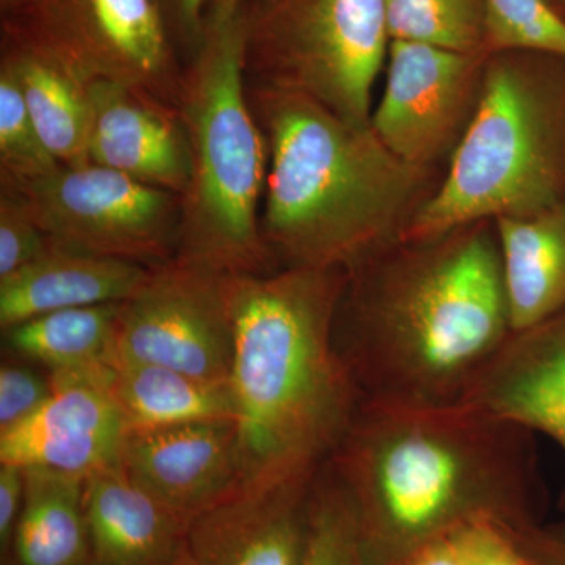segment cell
I'll use <instances>...</instances> for the list:
<instances>
[{"label":"cell","instance_id":"277c9868","mask_svg":"<svg viewBox=\"0 0 565 565\" xmlns=\"http://www.w3.org/2000/svg\"><path fill=\"white\" fill-rule=\"evenodd\" d=\"M247 95L269 150L259 230L277 269L348 270L401 243L426 167L299 93Z\"/></svg>","mask_w":565,"mask_h":565},{"label":"cell","instance_id":"4dcf8cb0","mask_svg":"<svg viewBox=\"0 0 565 565\" xmlns=\"http://www.w3.org/2000/svg\"><path fill=\"white\" fill-rule=\"evenodd\" d=\"M24 468L0 463V546L9 550L24 505Z\"/></svg>","mask_w":565,"mask_h":565},{"label":"cell","instance_id":"f1b7e54d","mask_svg":"<svg viewBox=\"0 0 565 565\" xmlns=\"http://www.w3.org/2000/svg\"><path fill=\"white\" fill-rule=\"evenodd\" d=\"M11 355L0 366V433L39 412L52 394L51 375Z\"/></svg>","mask_w":565,"mask_h":565},{"label":"cell","instance_id":"d6986e66","mask_svg":"<svg viewBox=\"0 0 565 565\" xmlns=\"http://www.w3.org/2000/svg\"><path fill=\"white\" fill-rule=\"evenodd\" d=\"M512 333L565 313V202L497 221Z\"/></svg>","mask_w":565,"mask_h":565},{"label":"cell","instance_id":"5b68a950","mask_svg":"<svg viewBox=\"0 0 565 565\" xmlns=\"http://www.w3.org/2000/svg\"><path fill=\"white\" fill-rule=\"evenodd\" d=\"M177 109L191 178L174 258L226 275L274 273L259 230L269 150L248 102L241 11L204 28L182 71Z\"/></svg>","mask_w":565,"mask_h":565},{"label":"cell","instance_id":"e575fe53","mask_svg":"<svg viewBox=\"0 0 565 565\" xmlns=\"http://www.w3.org/2000/svg\"><path fill=\"white\" fill-rule=\"evenodd\" d=\"M245 0H210L204 17V28L206 25H221L232 21L241 9H243Z\"/></svg>","mask_w":565,"mask_h":565},{"label":"cell","instance_id":"44dd1931","mask_svg":"<svg viewBox=\"0 0 565 565\" xmlns=\"http://www.w3.org/2000/svg\"><path fill=\"white\" fill-rule=\"evenodd\" d=\"M25 497L10 548L17 565H88L84 479L24 468Z\"/></svg>","mask_w":565,"mask_h":565},{"label":"cell","instance_id":"836d02e7","mask_svg":"<svg viewBox=\"0 0 565 565\" xmlns=\"http://www.w3.org/2000/svg\"><path fill=\"white\" fill-rule=\"evenodd\" d=\"M394 565H462L455 530L419 546Z\"/></svg>","mask_w":565,"mask_h":565},{"label":"cell","instance_id":"ba28073f","mask_svg":"<svg viewBox=\"0 0 565 565\" xmlns=\"http://www.w3.org/2000/svg\"><path fill=\"white\" fill-rule=\"evenodd\" d=\"M0 17L2 43L177 107L184 66L162 0H22Z\"/></svg>","mask_w":565,"mask_h":565},{"label":"cell","instance_id":"9c48e42d","mask_svg":"<svg viewBox=\"0 0 565 565\" xmlns=\"http://www.w3.org/2000/svg\"><path fill=\"white\" fill-rule=\"evenodd\" d=\"M52 244L156 267L174 258L181 196L85 162L35 180L2 174Z\"/></svg>","mask_w":565,"mask_h":565},{"label":"cell","instance_id":"d6a6232c","mask_svg":"<svg viewBox=\"0 0 565 565\" xmlns=\"http://www.w3.org/2000/svg\"><path fill=\"white\" fill-rule=\"evenodd\" d=\"M512 531L531 564L565 565V530H539L533 525Z\"/></svg>","mask_w":565,"mask_h":565},{"label":"cell","instance_id":"4fadbf2b","mask_svg":"<svg viewBox=\"0 0 565 565\" xmlns=\"http://www.w3.org/2000/svg\"><path fill=\"white\" fill-rule=\"evenodd\" d=\"M120 463L137 486L188 522L241 489L234 419L128 430Z\"/></svg>","mask_w":565,"mask_h":565},{"label":"cell","instance_id":"ac0fdd59","mask_svg":"<svg viewBox=\"0 0 565 565\" xmlns=\"http://www.w3.org/2000/svg\"><path fill=\"white\" fill-rule=\"evenodd\" d=\"M152 267L58 247L0 280V329L70 308L122 303L140 291Z\"/></svg>","mask_w":565,"mask_h":565},{"label":"cell","instance_id":"ffe728a7","mask_svg":"<svg viewBox=\"0 0 565 565\" xmlns=\"http://www.w3.org/2000/svg\"><path fill=\"white\" fill-rule=\"evenodd\" d=\"M120 303L70 308L3 330L11 355L52 373H114Z\"/></svg>","mask_w":565,"mask_h":565},{"label":"cell","instance_id":"484cf974","mask_svg":"<svg viewBox=\"0 0 565 565\" xmlns=\"http://www.w3.org/2000/svg\"><path fill=\"white\" fill-rule=\"evenodd\" d=\"M487 50L530 51L565 62V21L546 0H486Z\"/></svg>","mask_w":565,"mask_h":565},{"label":"cell","instance_id":"4316f807","mask_svg":"<svg viewBox=\"0 0 565 565\" xmlns=\"http://www.w3.org/2000/svg\"><path fill=\"white\" fill-rule=\"evenodd\" d=\"M58 166L33 125L13 71L0 63V173L35 180Z\"/></svg>","mask_w":565,"mask_h":565},{"label":"cell","instance_id":"d590c367","mask_svg":"<svg viewBox=\"0 0 565 565\" xmlns=\"http://www.w3.org/2000/svg\"><path fill=\"white\" fill-rule=\"evenodd\" d=\"M21 2L22 0H0V13L14 9Z\"/></svg>","mask_w":565,"mask_h":565},{"label":"cell","instance_id":"7a4b0ae2","mask_svg":"<svg viewBox=\"0 0 565 565\" xmlns=\"http://www.w3.org/2000/svg\"><path fill=\"white\" fill-rule=\"evenodd\" d=\"M359 515L370 565L476 522L533 526L542 475L535 435L457 403H363L330 459Z\"/></svg>","mask_w":565,"mask_h":565},{"label":"cell","instance_id":"7c38bea8","mask_svg":"<svg viewBox=\"0 0 565 565\" xmlns=\"http://www.w3.org/2000/svg\"><path fill=\"white\" fill-rule=\"evenodd\" d=\"M39 412L0 433V463L73 478L120 462L128 424L111 390L114 373H52Z\"/></svg>","mask_w":565,"mask_h":565},{"label":"cell","instance_id":"30bf717a","mask_svg":"<svg viewBox=\"0 0 565 565\" xmlns=\"http://www.w3.org/2000/svg\"><path fill=\"white\" fill-rule=\"evenodd\" d=\"M230 275L172 258L118 311V362L159 364L230 384L234 329Z\"/></svg>","mask_w":565,"mask_h":565},{"label":"cell","instance_id":"52a82bcc","mask_svg":"<svg viewBox=\"0 0 565 565\" xmlns=\"http://www.w3.org/2000/svg\"><path fill=\"white\" fill-rule=\"evenodd\" d=\"M245 77L371 126L390 35L385 0H245Z\"/></svg>","mask_w":565,"mask_h":565},{"label":"cell","instance_id":"7402d4cb","mask_svg":"<svg viewBox=\"0 0 565 565\" xmlns=\"http://www.w3.org/2000/svg\"><path fill=\"white\" fill-rule=\"evenodd\" d=\"M2 63L13 71L33 125L57 162H88L87 84L50 58L14 44L2 43Z\"/></svg>","mask_w":565,"mask_h":565},{"label":"cell","instance_id":"2e32d148","mask_svg":"<svg viewBox=\"0 0 565 565\" xmlns=\"http://www.w3.org/2000/svg\"><path fill=\"white\" fill-rule=\"evenodd\" d=\"M462 403L544 435L565 456V313L512 333Z\"/></svg>","mask_w":565,"mask_h":565},{"label":"cell","instance_id":"e0dca14e","mask_svg":"<svg viewBox=\"0 0 565 565\" xmlns=\"http://www.w3.org/2000/svg\"><path fill=\"white\" fill-rule=\"evenodd\" d=\"M88 565H174L189 522L129 478L120 462L84 479Z\"/></svg>","mask_w":565,"mask_h":565},{"label":"cell","instance_id":"1f68e13d","mask_svg":"<svg viewBox=\"0 0 565 565\" xmlns=\"http://www.w3.org/2000/svg\"><path fill=\"white\" fill-rule=\"evenodd\" d=\"M210 0H162L174 39L195 51L204 33V17Z\"/></svg>","mask_w":565,"mask_h":565},{"label":"cell","instance_id":"8fae6325","mask_svg":"<svg viewBox=\"0 0 565 565\" xmlns=\"http://www.w3.org/2000/svg\"><path fill=\"white\" fill-rule=\"evenodd\" d=\"M486 55L392 41L388 76L371 128L393 154L426 167L455 140L479 98Z\"/></svg>","mask_w":565,"mask_h":565},{"label":"cell","instance_id":"9a60e30c","mask_svg":"<svg viewBox=\"0 0 565 565\" xmlns=\"http://www.w3.org/2000/svg\"><path fill=\"white\" fill-rule=\"evenodd\" d=\"M87 96L88 162L181 196L191 150L177 107L114 82H90Z\"/></svg>","mask_w":565,"mask_h":565},{"label":"cell","instance_id":"cb8c5ba5","mask_svg":"<svg viewBox=\"0 0 565 565\" xmlns=\"http://www.w3.org/2000/svg\"><path fill=\"white\" fill-rule=\"evenodd\" d=\"M390 40L486 55V0H385Z\"/></svg>","mask_w":565,"mask_h":565},{"label":"cell","instance_id":"5bb4252c","mask_svg":"<svg viewBox=\"0 0 565 565\" xmlns=\"http://www.w3.org/2000/svg\"><path fill=\"white\" fill-rule=\"evenodd\" d=\"M315 479L270 489L241 487L193 516L174 565H302Z\"/></svg>","mask_w":565,"mask_h":565},{"label":"cell","instance_id":"3957f363","mask_svg":"<svg viewBox=\"0 0 565 565\" xmlns=\"http://www.w3.org/2000/svg\"><path fill=\"white\" fill-rule=\"evenodd\" d=\"M344 280L343 269L230 275L243 489L315 479L362 407L334 343Z\"/></svg>","mask_w":565,"mask_h":565},{"label":"cell","instance_id":"8992f818","mask_svg":"<svg viewBox=\"0 0 565 565\" xmlns=\"http://www.w3.org/2000/svg\"><path fill=\"white\" fill-rule=\"evenodd\" d=\"M565 76L559 66L494 58L448 177L401 243H427L484 218L530 217L564 203Z\"/></svg>","mask_w":565,"mask_h":565},{"label":"cell","instance_id":"83f0119b","mask_svg":"<svg viewBox=\"0 0 565 565\" xmlns=\"http://www.w3.org/2000/svg\"><path fill=\"white\" fill-rule=\"evenodd\" d=\"M0 280L31 266L51 248L28 204L9 181L0 178Z\"/></svg>","mask_w":565,"mask_h":565},{"label":"cell","instance_id":"6da1fadb","mask_svg":"<svg viewBox=\"0 0 565 565\" xmlns=\"http://www.w3.org/2000/svg\"><path fill=\"white\" fill-rule=\"evenodd\" d=\"M511 334L497 234L481 223L345 270L334 343L363 403H462Z\"/></svg>","mask_w":565,"mask_h":565},{"label":"cell","instance_id":"d4e9b609","mask_svg":"<svg viewBox=\"0 0 565 565\" xmlns=\"http://www.w3.org/2000/svg\"><path fill=\"white\" fill-rule=\"evenodd\" d=\"M302 565H370L359 515L329 463L315 479Z\"/></svg>","mask_w":565,"mask_h":565},{"label":"cell","instance_id":"603a6c76","mask_svg":"<svg viewBox=\"0 0 565 565\" xmlns=\"http://www.w3.org/2000/svg\"><path fill=\"white\" fill-rule=\"evenodd\" d=\"M128 429L234 419L230 384H212L159 364L118 362L111 382Z\"/></svg>","mask_w":565,"mask_h":565},{"label":"cell","instance_id":"f546056e","mask_svg":"<svg viewBox=\"0 0 565 565\" xmlns=\"http://www.w3.org/2000/svg\"><path fill=\"white\" fill-rule=\"evenodd\" d=\"M462 565H533L511 527L476 520L455 530Z\"/></svg>","mask_w":565,"mask_h":565}]
</instances>
